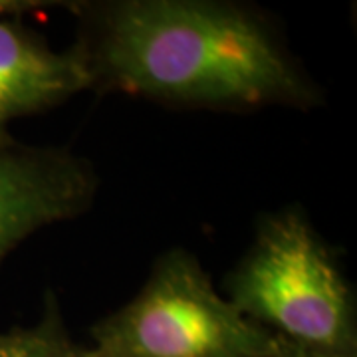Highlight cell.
Wrapping results in <instances>:
<instances>
[{
	"instance_id": "5b68a950",
	"label": "cell",
	"mask_w": 357,
	"mask_h": 357,
	"mask_svg": "<svg viewBox=\"0 0 357 357\" xmlns=\"http://www.w3.org/2000/svg\"><path fill=\"white\" fill-rule=\"evenodd\" d=\"M84 89H91V76L77 42L54 50L14 18H0V147L14 141L13 121L60 105Z\"/></svg>"
},
{
	"instance_id": "6da1fadb",
	"label": "cell",
	"mask_w": 357,
	"mask_h": 357,
	"mask_svg": "<svg viewBox=\"0 0 357 357\" xmlns=\"http://www.w3.org/2000/svg\"><path fill=\"white\" fill-rule=\"evenodd\" d=\"M91 89L171 107L248 112L319 103L314 79L262 13L220 0L77 4Z\"/></svg>"
},
{
	"instance_id": "ba28073f",
	"label": "cell",
	"mask_w": 357,
	"mask_h": 357,
	"mask_svg": "<svg viewBox=\"0 0 357 357\" xmlns=\"http://www.w3.org/2000/svg\"><path fill=\"white\" fill-rule=\"evenodd\" d=\"M276 357H357V356H335V354H321V351H314V349H306L300 345L288 344L278 337V354Z\"/></svg>"
},
{
	"instance_id": "7a4b0ae2",
	"label": "cell",
	"mask_w": 357,
	"mask_h": 357,
	"mask_svg": "<svg viewBox=\"0 0 357 357\" xmlns=\"http://www.w3.org/2000/svg\"><path fill=\"white\" fill-rule=\"evenodd\" d=\"M227 298L243 316L288 344L357 356L351 286L300 206L258 220L255 241L227 280Z\"/></svg>"
},
{
	"instance_id": "3957f363",
	"label": "cell",
	"mask_w": 357,
	"mask_h": 357,
	"mask_svg": "<svg viewBox=\"0 0 357 357\" xmlns=\"http://www.w3.org/2000/svg\"><path fill=\"white\" fill-rule=\"evenodd\" d=\"M91 357H276L278 337L218 292L197 256L173 248L137 296L91 328Z\"/></svg>"
},
{
	"instance_id": "52a82bcc",
	"label": "cell",
	"mask_w": 357,
	"mask_h": 357,
	"mask_svg": "<svg viewBox=\"0 0 357 357\" xmlns=\"http://www.w3.org/2000/svg\"><path fill=\"white\" fill-rule=\"evenodd\" d=\"M46 6H62V2H36V0H0V18H14L36 10H46Z\"/></svg>"
},
{
	"instance_id": "8992f818",
	"label": "cell",
	"mask_w": 357,
	"mask_h": 357,
	"mask_svg": "<svg viewBox=\"0 0 357 357\" xmlns=\"http://www.w3.org/2000/svg\"><path fill=\"white\" fill-rule=\"evenodd\" d=\"M0 357H91L88 345H79L66 330L60 304L46 294L44 312L36 326L0 333Z\"/></svg>"
},
{
	"instance_id": "277c9868",
	"label": "cell",
	"mask_w": 357,
	"mask_h": 357,
	"mask_svg": "<svg viewBox=\"0 0 357 357\" xmlns=\"http://www.w3.org/2000/svg\"><path fill=\"white\" fill-rule=\"evenodd\" d=\"M96 169L64 147H0V264L36 230L84 215L98 192Z\"/></svg>"
}]
</instances>
